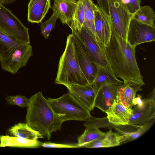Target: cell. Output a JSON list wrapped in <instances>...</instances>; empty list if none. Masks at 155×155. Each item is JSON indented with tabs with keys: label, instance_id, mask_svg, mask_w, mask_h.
<instances>
[{
	"label": "cell",
	"instance_id": "7a4b0ae2",
	"mask_svg": "<svg viewBox=\"0 0 155 155\" xmlns=\"http://www.w3.org/2000/svg\"><path fill=\"white\" fill-rule=\"evenodd\" d=\"M26 116V123L49 140L53 132L61 129L63 122L52 109L42 92L29 99Z\"/></svg>",
	"mask_w": 155,
	"mask_h": 155
},
{
	"label": "cell",
	"instance_id": "44dd1931",
	"mask_svg": "<svg viewBox=\"0 0 155 155\" xmlns=\"http://www.w3.org/2000/svg\"><path fill=\"white\" fill-rule=\"evenodd\" d=\"M92 83L97 90L101 87L108 84L123 83V81L117 79L114 74L107 71L102 68L97 67V71Z\"/></svg>",
	"mask_w": 155,
	"mask_h": 155
},
{
	"label": "cell",
	"instance_id": "277c9868",
	"mask_svg": "<svg viewBox=\"0 0 155 155\" xmlns=\"http://www.w3.org/2000/svg\"><path fill=\"white\" fill-rule=\"evenodd\" d=\"M48 100L53 110L63 122L69 120L85 121L91 117L90 111L69 92L55 99Z\"/></svg>",
	"mask_w": 155,
	"mask_h": 155
},
{
	"label": "cell",
	"instance_id": "6da1fadb",
	"mask_svg": "<svg viewBox=\"0 0 155 155\" xmlns=\"http://www.w3.org/2000/svg\"><path fill=\"white\" fill-rule=\"evenodd\" d=\"M106 47L111 68L116 77L122 79L137 92L145 85L135 56L136 47L130 45L114 30Z\"/></svg>",
	"mask_w": 155,
	"mask_h": 155
},
{
	"label": "cell",
	"instance_id": "484cf974",
	"mask_svg": "<svg viewBox=\"0 0 155 155\" xmlns=\"http://www.w3.org/2000/svg\"><path fill=\"white\" fill-rule=\"evenodd\" d=\"M105 134V133L101 131L99 129L86 128L83 133L78 137L77 144L81 147V146L83 144L103 138Z\"/></svg>",
	"mask_w": 155,
	"mask_h": 155
},
{
	"label": "cell",
	"instance_id": "2e32d148",
	"mask_svg": "<svg viewBox=\"0 0 155 155\" xmlns=\"http://www.w3.org/2000/svg\"><path fill=\"white\" fill-rule=\"evenodd\" d=\"M76 0H54L51 8L63 24L69 27L77 6Z\"/></svg>",
	"mask_w": 155,
	"mask_h": 155
},
{
	"label": "cell",
	"instance_id": "836d02e7",
	"mask_svg": "<svg viewBox=\"0 0 155 155\" xmlns=\"http://www.w3.org/2000/svg\"><path fill=\"white\" fill-rule=\"evenodd\" d=\"M129 12L133 15L139 8L141 0H120Z\"/></svg>",
	"mask_w": 155,
	"mask_h": 155
},
{
	"label": "cell",
	"instance_id": "8d00e7d4",
	"mask_svg": "<svg viewBox=\"0 0 155 155\" xmlns=\"http://www.w3.org/2000/svg\"><path fill=\"white\" fill-rule=\"evenodd\" d=\"M16 0H4L2 2V3L6 5H8L13 3Z\"/></svg>",
	"mask_w": 155,
	"mask_h": 155
},
{
	"label": "cell",
	"instance_id": "30bf717a",
	"mask_svg": "<svg viewBox=\"0 0 155 155\" xmlns=\"http://www.w3.org/2000/svg\"><path fill=\"white\" fill-rule=\"evenodd\" d=\"M69 93L90 111L95 107L97 90L92 83L80 85L71 84L66 87Z\"/></svg>",
	"mask_w": 155,
	"mask_h": 155
},
{
	"label": "cell",
	"instance_id": "9c48e42d",
	"mask_svg": "<svg viewBox=\"0 0 155 155\" xmlns=\"http://www.w3.org/2000/svg\"><path fill=\"white\" fill-rule=\"evenodd\" d=\"M76 55L81 68L90 83H92L96 74L97 67L87 54L84 46L75 31L71 30Z\"/></svg>",
	"mask_w": 155,
	"mask_h": 155
},
{
	"label": "cell",
	"instance_id": "8fae6325",
	"mask_svg": "<svg viewBox=\"0 0 155 155\" xmlns=\"http://www.w3.org/2000/svg\"><path fill=\"white\" fill-rule=\"evenodd\" d=\"M33 55L30 44H21L14 52L2 69L15 74L21 68L26 66L29 58Z\"/></svg>",
	"mask_w": 155,
	"mask_h": 155
},
{
	"label": "cell",
	"instance_id": "e0dca14e",
	"mask_svg": "<svg viewBox=\"0 0 155 155\" xmlns=\"http://www.w3.org/2000/svg\"><path fill=\"white\" fill-rule=\"evenodd\" d=\"M51 0H30L28 4V21L41 23L51 7Z\"/></svg>",
	"mask_w": 155,
	"mask_h": 155
},
{
	"label": "cell",
	"instance_id": "ac0fdd59",
	"mask_svg": "<svg viewBox=\"0 0 155 155\" xmlns=\"http://www.w3.org/2000/svg\"><path fill=\"white\" fill-rule=\"evenodd\" d=\"M21 44L0 29V62L1 67L5 64L14 51Z\"/></svg>",
	"mask_w": 155,
	"mask_h": 155
},
{
	"label": "cell",
	"instance_id": "d6a6232c",
	"mask_svg": "<svg viewBox=\"0 0 155 155\" xmlns=\"http://www.w3.org/2000/svg\"><path fill=\"white\" fill-rule=\"evenodd\" d=\"M110 147L108 141L104 136L102 138L83 144L81 147L108 148Z\"/></svg>",
	"mask_w": 155,
	"mask_h": 155
},
{
	"label": "cell",
	"instance_id": "7c38bea8",
	"mask_svg": "<svg viewBox=\"0 0 155 155\" xmlns=\"http://www.w3.org/2000/svg\"><path fill=\"white\" fill-rule=\"evenodd\" d=\"M142 105H135L129 124L141 125L155 118V99L148 97L143 99Z\"/></svg>",
	"mask_w": 155,
	"mask_h": 155
},
{
	"label": "cell",
	"instance_id": "5b68a950",
	"mask_svg": "<svg viewBox=\"0 0 155 155\" xmlns=\"http://www.w3.org/2000/svg\"><path fill=\"white\" fill-rule=\"evenodd\" d=\"M97 1L108 21L111 30L115 31L127 41L128 26L132 15L120 0H97Z\"/></svg>",
	"mask_w": 155,
	"mask_h": 155
},
{
	"label": "cell",
	"instance_id": "52a82bcc",
	"mask_svg": "<svg viewBox=\"0 0 155 155\" xmlns=\"http://www.w3.org/2000/svg\"><path fill=\"white\" fill-rule=\"evenodd\" d=\"M0 29L23 44H30L29 29L0 3Z\"/></svg>",
	"mask_w": 155,
	"mask_h": 155
},
{
	"label": "cell",
	"instance_id": "83f0119b",
	"mask_svg": "<svg viewBox=\"0 0 155 155\" xmlns=\"http://www.w3.org/2000/svg\"><path fill=\"white\" fill-rule=\"evenodd\" d=\"M58 18L56 14L53 13L48 20L44 22H41V34L45 38H48L51 32L54 28Z\"/></svg>",
	"mask_w": 155,
	"mask_h": 155
},
{
	"label": "cell",
	"instance_id": "7402d4cb",
	"mask_svg": "<svg viewBox=\"0 0 155 155\" xmlns=\"http://www.w3.org/2000/svg\"><path fill=\"white\" fill-rule=\"evenodd\" d=\"M132 18L142 23L155 27V12L149 6H140L132 15Z\"/></svg>",
	"mask_w": 155,
	"mask_h": 155
},
{
	"label": "cell",
	"instance_id": "1f68e13d",
	"mask_svg": "<svg viewBox=\"0 0 155 155\" xmlns=\"http://www.w3.org/2000/svg\"><path fill=\"white\" fill-rule=\"evenodd\" d=\"M104 137L108 141L110 147L120 145L122 142V136L117 132H113L111 130L105 133Z\"/></svg>",
	"mask_w": 155,
	"mask_h": 155
},
{
	"label": "cell",
	"instance_id": "e575fe53",
	"mask_svg": "<svg viewBox=\"0 0 155 155\" xmlns=\"http://www.w3.org/2000/svg\"><path fill=\"white\" fill-rule=\"evenodd\" d=\"M42 147H44L52 148H74L80 147L77 144H60L50 142L43 143Z\"/></svg>",
	"mask_w": 155,
	"mask_h": 155
},
{
	"label": "cell",
	"instance_id": "74e56055",
	"mask_svg": "<svg viewBox=\"0 0 155 155\" xmlns=\"http://www.w3.org/2000/svg\"><path fill=\"white\" fill-rule=\"evenodd\" d=\"M4 0H0V3H2Z\"/></svg>",
	"mask_w": 155,
	"mask_h": 155
},
{
	"label": "cell",
	"instance_id": "603a6c76",
	"mask_svg": "<svg viewBox=\"0 0 155 155\" xmlns=\"http://www.w3.org/2000/svg\"><path fill=\"white\" fill-rule=\"evenodd\" d=\"M137 92L127 84H122L116 97L127 107L131 109L133 101L136 97Z\"/></svg>",
	"mask_w": 155,
	"mask_h": 155
},
{
	"label": "cell",
	"instance_id": "d6986e66",
	"mask_svg": "<svg viewBox=\"0 0 155 155\" xmlns=\"http://www.w3.org/2000/svg\"><path fill=\"white\" fill-rule=\"evenodd\" d=\"M0 147L36 148L42 147L43 143L38 140H30L17 137L0 136Z\"/></svg>",
	"mask_w": 155,
	"mask_h": 155
},
{
	"label": "cell",
	"instance_id": "ba28073f",
	"mask_svg": "<svg viewBox=\"0 0 155 155\" xmlns=\"http://www.w3.org/2000/svg\"><path fill=\"white\" fill-rule=\"evenodd\" d=\"M155 41V27L142 23L131 18L127 35V42L136 47L140 44Z\"/></svg>",
	"mask_w": 155,
	"mask_h": 155
},
{
	"label": "cell",
	"instance_id": "4fadbf2b",
	"mask_svg": "<svg viewBox=\"0 0 155 155\" xmlns=\"http://www.w3.org/2000/svg\"><path fill=\"white\" fill-rule=\"evenodd\" d=\"M110 123L116 126L128 124L132 115V109L125 106L117 97L105 112Z\"/></svg>",
	"mask_w": 155,
	"mask_h": 155
},
{
	"label": "cell",
	"instance_id": "cb8c5ba5",
	"mask_svg": "<svg viewBox=\"0 0 155 155\" xmlns=\"http://www.w3.org/2000/svg\"><path fill=\"white\" fill-rule=\"evenodd\" d=\"M83 2L85 14V22L83 26L87 28L97 36L94 24V11L98 5L92 0H83Z\"/></svg>",
	"mask_w": 155,
	"mask_h": 155
},
{
	"label": "cell",
	"instance_id": "9a60e30c",
	"mask_svg": "<svg viewBox=\"0 0 155 155\" xmlns=\"http://www.w3.org/2000/svg\"><path fill=\"white\" fill-rule=\"evenodd\" d=\"M94 24L97 37L107 47L111 37V28L107 18L98 5L94 11Z\"/></svg>",
	"mask_w": 155,
	"mask_h": 155
},
{
	"label": "cell",
	"instance_id": "f546056e",
	"mask_svg": "<svg viewBox=\"0 0 155 155\" xmlns=\"http://www.w3.org/2000/svg\"><path fill=\"white\" fill-rule=\"evenodd\" d=\"M155 118H153L147 123L141 125L135 132L127 137L123 143L134 140L143 135L152 126L155 122Z\"/></svg>",
	"mask_w": 155,
	"mask_h": 155
},
{
	"label": "cell",
	"instance_id": "5bb4252c",
	"mask_svg": "<svg viewBox=\"0 0 155 155\" xmlns=\"http://www.w3.org/2000/svg\"><path fill=\"white\" fill-rule=\"evenodd\" d=\"M122 83L108 84L98 90L95 101V107L105 113L113 104Z\"/></svg>",
	"mask_w": 155,
	"mask_h": 155
},
{
	"label": "cell",
	"instance_id": "f1b7e54d",
	"mask_svg": "<svg viewBox=\"0 0 155 155\" xmlns=\"http://www.w3.org/2000/svg\"><path fill=\"white\" fill-rule=\"evenodd\" d=\"M141 125L132 124H127L116 126L115 130L120 135L123 136V142L125 138L132 134L136 131L140 127Z\"/></svg>",
	"mask_w": 155,
	"mask_h": 155
},
{
	"label": "cell",
	"instance_id": "d4e9b609",
	"mask_svg": "<svg viewBox=\"0 0 155 155\" xmlns=\"http://www.w3.org/2000/svg\"><path fill=\"white\" fill-rule=\"evenodd\" d=\"M85 22V14L83 0H78L73 19L70 26L71 30L79 32Z\"/></svg>",
	"mask_w": 155,
	"mask_h": 155
},
{
	"label": "cell",
	"instance_id": "d590c367",
	"mask_svg": "<svg viewBox=\"0 0 155 155\" xmlns=\"http://www.w3.org/2000/svg\"><path fill=\"white\" fill-rule=\"evenodd\" d=\"M141 96L140 95H138L137 97H135L133 100V106L136 105L140 106L143 104V99H141Z\"/></svg>",
	"mask_w": 155,
	"mask_h": 155
},
{
	"label": "cell",
	"instance_id": "8992f818",
	"mask_svg": "<svg viewBox=\"0 0 155 155\" xmlns=\"http://www.w3.org/2000/svg\"><path fill=\"white\" fill-rule=\"evenodd\" d=\"M76 32L82 41L87 54L93 62L97 67L114 74L107 58L106 47L97 36L84 26H82L80 31Z\"/></svg>",
	"mask_w": 155,
	"mask_h": 155
},
{
	"label": "cell",
	"instance_id": "4316f807",
	"mask_svg": "<svg viewBox=\"0 0 155 155\" xmlns=\"http://www.w3.org/2000/svg\"><path fill=\"white\" fill-rule=\"evenodd\" d=\"M84 125L86 128H102L110 129H114L117 126L110 123L107 117L98 118L92 116L85 121Z\"/></svg>",
	"mask_w": 155,
	"mask_h": 155
},
{
	"label": "cell",
	"instance_id": "3957f363",
	"mask_svg": "<svg viewBox=\"0 0 155 155\" xmlns=\"http://www.w3.org/2000/svg\"><path fill=\"white\" fill-rule=\"evenodd\" d=\"M55 83L66 87L71 84L83 85L90 83L77 58L72 33L68 36L65 49L60 58Z\"/></svg>",
	"mask_w": 155,
	"mask_h": 155
},
{
	"label": "cell",
	"instance_id": "4dcf8cb0",
	"mask_svg": "<svg viewBox=\"0 0 155 155\" xmlns=\"http://www.w3.org/2000/svg\"><path fill=\"white\" fill-rule=\"evenodd\" d=\"M6 100L9 104L17 105L21 107H27L29 103V99L25 96L20 95L7 96Z\"/></svg>",
	"mask_w": 155,
	"mask_h": 155
},
{
	"label": "cell",
	"instance_id": "ffe728a7",
	"mask_svg": "<svg viewBox=\"0 0 155 155\" xmlns=\"http://www.w3.org/2000/svg\"><path fill=\"white\" fill-rule=\"evenodd\" d=\"M8 131L12 135L28 140H36L44 137L39 132L32 129L26 123L16 124Z\"/></svg>",
	"mask_w": 155,
	"mask_h": 155
}]
</instances>
